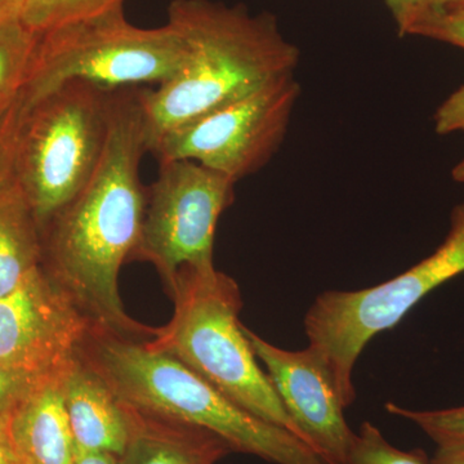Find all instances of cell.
I'll use <instances>...</instances> for the list:
<instances>
[{"label": "cell", "instance_id": "1", "mask_svg": "<svg viewBox=\"0 0 464 464\" xmlns=\"http://www.w3.org/2000/svg\"><path fill=\"white\" fill-rule=\"evenodd\" d=\"M146 152L142 90H115L99 166L42 228L44 270L94 325L142 341L150 340L155 328L128 315L118 279L141 235L148 190L140 181V163Z\"/></svg>", "mask_w": 464, "mask_h": 464}, {"label": "cell", "instance_id": "2", "mask_svg": "<svg viewBox=\"0 0 464 464\" xmlns=\"http://www.w3.org/2000/svg\"><path fill=\"white\" fill-rule=\"evenodd\" d=\"M168 25L181 38L185 57L169 81L142 90L148 152L174 128L295 72L299 63L298 48L268 14L212 0H173Z\"/></svg>", "mask_w": 464, "mask_h": 464}, {"label": "cell", "instance_id": "3", "mask_svg": "<svg viewBox=\"0 0 464 464\" xmlns=\"http://www.w3.org/2000/svg\"><path fill=\"white\" fill-rule=\"evenodd\" d=\"M79 357L123 404L140 413L199 427L232 451L274 464H332L304 440L235 404L179 360L146 341L94 326Z\"/></svg>", "mask_w": 464, "mask_h": 464}, {"label": "cell", "instance_id": "4", "mask_svg": "<svg viewBox=\"0 0 464 464\" xmlns=\"http://www.w3.org/2000/svg\"><path fill=\"white\" fill-rule=\"evenodd\" d=\"M167 288L172 319L155 328L146 343L179 360L249 413L304 440L244 333L237 283L212 265L182 268Z\"/></svg>", "mask_w": 464, "mask_h": 464}, {"label": "cell", "instance_id": "5", "mask_svg": "<svg viewBox=\"0 0 464 464\" xmlns=\"http://www.w3.org/2000/svg\"><path fill=\"white\" fill-rule=\"evenodd\" d=\"M114 91L72 81L24 111L14 105L17 132L12 177L41 230L99 166L108 141Z\"/></svg>", "mask_w": 464, "mask_h": 464}, {"label": "cell", "instance_id": "6", "mask_svg": "<svg viewBox=\"0 0 464 464\" xmlns=\"http://www.w3.org/2000/svg\"><path fill=\"white\" fill-rule=\"evenodd\" d=\"M185 47L170 25L143 29L124 8L57 27L39 35L29 78L16 102L20 111L72 81L105 90L166 83L182 65Z\"/></svg>", "mask_w": 464, "mask_h": 464}, {"label": "cell", "instance_id": "7", "mask_svg": "<svg viewBox=\"0 0 464 464\" xmlns=\"http://www.w3.org/2000/svg\"><path fill=\"white\" fill-rule=\"evenodd\" d=\"M464 273V201L454 207L445 240L429 257L389 282L360 290H326L308 308V347L322 357L344 408L356 399L353 368L375 335L398 325L442 284Z\"/></svg>", "mask_w": 464, "mask_h": 464}, {"label": "cell", "instance_id": "8", "mask_svg": "<svg viewBox=\"0 0 464 464\" xmlns=\"http://www.w3.org/2000/svg\"><path fill=\"white\" fill-rule=\"evenodd\" d=\"M301 96L295 72L161 136L149 152L158 161L191 160L239 182L279 151Z\"/></svg>", "mask_w": 464, "mask_h": 464}, {"label": "cell", "instance_id": "9", "mask_svg": "<svg viewBox=\"0 0 464 464\" xmlns=\"http://www.w3.org/2000/svg\"><path fill=\"white\" fill-rule=\"evenodd\" d=\"M159 164L132 259L154 265L168 286L182 268L215 265L217 225L237 182L191 160Z\"/></svg>", "mask_w": 464, "mask_h": 464}, {"label": "cell", "instance_id": "10", "mask_svg": "<svg viewBox=\"0 0 464 464\" xmlns=\"http://www.w3.org/2000/svg\"><path fill=\"white\" fill-rule=\"evenodd\" d=\"M94 323L41 267L0 298V362L34 384L60 377Z\"/></svg>", "mask_w": 464, "mask_h": 464}, {"label": "cell", "instance_id": "11", "mask_svg": "<svg viewBox=\"0 0 464 464\" xmlns=\"http://www.w3.org/2000/svg\"><path fill=\"white\" fill-rule=\"evenodd\" d=\"M243 329L304 441L329 463L346 464L355 432L348 427L346 408L322 357L311 347L283 350L244 325Z\"/></svg>", "mask_w": 464, "mask_h": 464}, {"label": "cell", "instance_id": "12", "mask_svg": "<svg viewBox=\"0 0 464 464\" xmlns=\"http://www.w3.org/2000/svg\"><path fill=\"white\" fill-rule=\"evenodd\" d=\"M60 383L76 450L121 457L130 435L127 406L79 356L60 375Z\"/></svg>", "mask_w": 464, "mask_h": 464}, {"label": "cell", "instance_id": "13", "mask_svg": "<svg viewBox=\"0 0 464 464\" xmlns=\"http://www.w3.org/2000/svg\"><path fill=\"white\" fill-rule=\"evenodd\" d=\"M11 435L23 464H74L75 441L60 377L39 383L12 411Z\"/></svg>", "mask_w": 464, "mask_h": 464}, {"label": "cell", "instance_id": "14", "mask_svg": "<svg viewBox=\"0 0 464 464\" xmlns=\"http://www.w3.org/2000/svg\"><path fill=\"white\" fill-rule=\"evenodd\" d=\"M127 408L130 435L121 464H216L232 451L224 440L199 427Z\"/></svg>", "mask_w": 464, "mask_h": 464}, {"label": "cell", "instance_id": "15", "mask_svg": "<svg viewBox=\"0 0 464 464\" xmlns=\"http://www.w3.org/2000/svg\"><path fill=\"white\" fill-rule=\"evenodd\" d=\"M43 265L42 230L14 177L0 188V298Z\"/></svg>", "mask_w": 464, "mask_h": 464}, {"label": "cell", "instance_id": "16", "mask_svg": "<svg viewBox=\"0 0 464 464\" xmlns=\"http://www.w3.org/2000/svg\"><path fill=\"white\" fill-rule=\"evenodd\" d=\"M39 34L20 17L0 23V119L16 105L29 78Z\"/></svg>", "mask_w": 464, "mask_h": 464}, {"label": "cell", "instance_id": "17", "mask_svg": "<svg viewBox=\"0 0 464 464\" xmlns=\"http://www.w3.org/2000/svg\"><path fill=\"white\" fill-rule=\"evenodd\" d=\"M18 17L32 32L44 34L57 27L123 8L125 0H18Z\"/></svg>", "mask_w": 464, "mask_h": 464}, {"label": "cell", "instance_id": "18", "mask_svg": "<svg viewBox=\"0 0 464 464\" xmlns=\"http://www.w3.org/2000/svg\"><path fill=\"white\" fill-rule=\"evenodd\" d=\"M346 464H431L420 449L400 450L391 445L373 423L364 422L348 449Z\"/></svg>", "mask_w": 464, "mask_h": 464}, {"label": "cell", "instance_id": "19", "mask_svg": "<svg viewBox=\"0 0 464 464\" xmlns=\"http://www.w3.org/2000/svg\"><path fill=\"white\" fill-rule=\"evenodd\" d=\"M386 411L420 427L438 447L464 445V406L441 411H411L395 402H387Z\"/></svg>", "mask_w": 464, "mask_h": 464}, {"label": "cell", "instance_id": "20", "mask_svg": "<svg viewBox=\"0 0 464 464\" xmlns=\"http://www.w3.org/2000/svg\"><path fill=\"white\" fill-rule=\"evenodd\" d=\"M400 35H415L423 24L444 11L445 0H386Z\"/></svg>", "mask_w": 464, "mask_h": 464}, {"label": "cell", "instance_id": "21", "mask_svg": "<svg viewBox=\"0 0 464 464\" xmlns=\"http://www.w3.org/2000/svg\"><path fill=\"white\" fill-rule=\"evenodd\" d=\"M415 35L449 43L464 50V5L444 9L438 16L423 24Z\"/></svg>", "mask_w": 464, "mask_h": 464}, {"label": "cell", "instance_id": "22", "mask_svg": "<svg viewBox=\"0 0 464 464\" xmlns=\"http://www.w3.org/2000/svg\"><path fill=\"white\" fill-rule=\"evenodd\" d=\"M36 386L0 362V414L11 413Z\"/></svg>", "mask_w": 464, "mask_h": 464}, {"label": "cell", "instance_id": "23", "mask_svg": "<svg viewBox=\"0 0 464 464\" xmlns=\"http://www.w3.org/2000/svg\"><path fill=\"white\" fill-rule=\"evenodd\" d=\"M435 132L438 134H450L464 132V85L450 94L433 116Z\"/></svg>", "mask_w": 464, "mask_h": 464}, {"label": "cell", "instance_id": "24", "mask_svg": "<svg viewBox=\"0 0 464 464\" xmlns=\"http://www.w3.org/2000/svg\"><path fill=\"white\" fill-rule=\"evenodd\" d=\"M16 132L17 115L12 108L0 119V188L12 177Z\"/></svg>", "mask_w": 464, "mask_h": 464}, {"label": "cell", "instance_id": "25", "mask_svg": "<svg viewBox=\"0 0 464 464\" xmlns=\"http://www.w3.org/2000/svg\"><path fill=\"white\" fill-rule=\"evenodd\" d=\"M11 413L0 414V464H23L12 440Z\"/></svg>", "mask_w": 464, "mask_h": 464}, {"label": "cell", "instance_id": "26", "mask_svg": "<svg viewBox=\"0 0 464 464\" xmlns=\"http://www.w3.org/2000/svg\"><path fill=\"white\" fill-rule=\"evenodd\" d=\"M431 464H464V445L438 447Z\"/></svg>", "mask_w": 464, "mask_h": 464}, {"label": "cell", "instance_id": "27", "mask_svg": "<svg viewBox=\"0 0 464 464\" xmlns=\"http://www.w3.org/2000/svg\"><path fill=\"white\" fill-rule=\"evenodd\" d=\"M74 464H121L119 457L105 451L76 450Z\"/></svg>", "mask_w": 464, "mask_h": 464}, {"label": "cell", "instance_id": "28", "mask_svg": "<svg viewBox=\"0 0 464 464\" xmlns=\"http://www.w3.org/2000/svg\"><path fill=\"white\" fill-rule=\"evenodd\" d=\"M18 0H0V23L11 17H18Z\"/></svg>", "mask_w": 464, "mask_h": 464}, {"label": "cell", "instance_id": "29", "mask_svg": "<svg viewBox=\"0 0 464 464\" xmlns=\"http://www.w3.org/2000/svg\"><path fill=\"white\" fill-rule=\"evenodd\" d=\"M451 177H453L454 181L464 183V158L453 168Z\"/></svg>", "mask_w": 464, "mask_h": 464}, {"label": "cell", "instance_id": "30", "mask_svg": "<svg viewBox=\"0 0 464 464\" xmlns=\"http://www.w3.org/2000/svg\"><path fill=\"white\" fill-rule=\"evenodd\" d=\"M463 5H464V0H445L444 9L463 7Z\"/></svg>", "mask_w": 464, "mask_h": 464}]
</instances>
